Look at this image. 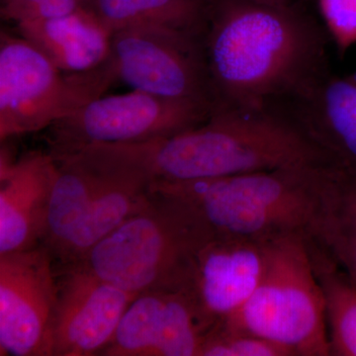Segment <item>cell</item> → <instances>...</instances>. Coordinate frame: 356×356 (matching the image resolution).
I'll list each match as a JSON object with an SVG mask.
<instances>
[{
	"mask_svg": "<svg viewBox=\"0 0 356 356\" xmlns=\"http://www.w3.org/2000/svg\"><path fill=\"white\" fill-rule=\"evenodd\" d=\"M325 42L297 3L206 0L202 47L215 108L298 102L330 74Z\"/></svg>",
	"mask_w": 356,
	"mask_h": 356,
	"instance_id": "1",
	"label": "cell"
},
{
	"mask_svg": "<svg viewBox=\"0 0 356 356\" xmlns=\"http://www.w3.org/2000/svg\"><path fill=\"white\" fill-rule=\"evenodd\" d=\"M123 145L154 181H187L292 166L331 168L294 116L276 108H215L207 120L184 132Z\"/></svg>",
	"mask_w": 356,
	"mask_h": 356,
	"instance_id": "2",
	"label": "cell"
},
{
	"mask_svg": "<svg viewBox=\"0 0 356 356\" xmlns=\"http://www.w3.org/2000/svg\"><path fill=\"white\" fill-rule=\"evenodd\" d=\"M332 168L292 166L228 177L154 181L188 204L214 236L271 242L317 238Z\"/></svg>",
	"mask_w": 356,
	"mask_h": 356,
	"instance_id": "3",
	"label": "cell"
},
{
	"mask_svg": "<svg viewBox=\"0 0 356 356\" xmlns=\"http://www.w3.org/2000/svg\"><path fill=\"white\" fill-rule=\"evenodd\" d=\"M213 236L188 204L152 186L144 205L76 264L136 295L187 290L196 255Z\"/></svg>",
	"mask_w": 356,
	"mask_h": 356,
	"instance_id": "4",
	"label": "cell"
},
{
	"mask_svg": "<svg viewBox=\"0 0 356 356\" xmlns=\"http://www.w3.org/2000/svg\"><path fill=\"white\" fill-rule=\"evenodd\" d=\"M309 238L294 235L269 242L266 268L254 294L220 324L264 337L292 356H331L324 293Z\"/></svg>",
	"mask_w": 356,
	"mask_h": 356,
	"instance_id": "5",
	"label": "cell"
},
{
	"mask_svg": "<svg viewBox=\"0 0 356 356\" xmlns=\"http://www.w3.org/2000/svg\"><path fill=\"white\" fill-rule=\"evenodd\" d=\"M117 81L110 58L102 67L69 74L19 35H0V140L50 128Z\"/></svg>",
	"mask_w": 356,
	"mask_h": 356,
	"instance_id": "6",
	"label": "cell"
},
{
	"mask_svg": "<svg viewBox=\"0 0 356 356\" xmlns=\"http://www.w3.org/2000/svg\"><path fill=\"white\" fill-rule=\"evenodd\" d=\"M214 110L208 103L170 99L136 89L99 96L51 126L50 153L170 137L200 125Z\"/></svg>",
	"mask_w": 356,
	"mask_h": 356,
	"instance_id": "7",
	"label": "cell"
},
{
	"mask_svg": "<svg viewBox=\"0 0 356 356\" xmlns=\"http://www.w3.org/2000/svg\"><path fill=\"white\" fill-rule=\"evenodd\" d=\"M110 62L117 79L136 90L215 107L198 37L156 26L126 28L112 34Z\"/></svg>",
	"mask_w": 356,
	"mask_h": 356,
	"instance_id": "8",
	"label": "cell"
},
{
	"mask_svg": "<svg viewBox=\"0 0 356 356\" xmlns=\"http://www.w3.org/2000/svg\"><path fill=\"white\" fill-rule=\"evenodd\" d=\"M57 271L38 247L0 255L1 355L53 356Z\"/></svg>",
	"mask_w": 356,
	"mask_h": 356,
	"instance_id": "9",
	"label": "cell"
},
{
	"mask_svg": "<svg viewBox=\"0 0 356 356\" xmlns=\"http://www.w3.org/2000/svg\"><path fill=\"white\" fill-rule=\"evenodd\" d=\"M56 271L53 356L102 355L138 295L110 284L77 264Z\"/></svg>",
	"mask_w": 356,
	"mask_h": 356,
	"instance_id": "10",
	"label": "cell"
},
{
	"mask_svg": "<svg viewBox=\"0 0 356 356\" xmlns=\"http://www.w3.org/2000/svg\"><path fill=\"white\" fill-rule=\"evenodd\" d=\"M191 293L138 295L124 313L105 356H200L212 331Z\"/></svg>",
	"mask_w": 356,
	"mask_h": 356,
	"instance_id": "11",
	"label": "cell"
},
{
	"mask_svg": "<svg viewBox=\"0 0 356 356\" xmlns=\"http://www.w3.org/2000/svg\"><path fill=\"white\" fill-rule=\"evenodd\" d=\"M268 243L213 236L199 250L186 291L213 329L254 294L266 268Z\"/></svg>",
	"mask_w": 356,
	"mask_h": 356,
	"instance_id": "12",
	"label": "cell"
},
{
	"mask_svg": "<svg viewBox=\"0 0 356 356\" xmlns=\"http://www.w3.org/2000/svg\"><path fill=\"white\" fill-rule=\"evenodd\" d=\"M57 170L51 153L31 152L13 161L1 152L0 255L30 250L43 242Z\"/></svg>",
	"mask_w": 356,
	"mask_h": 356,
	"instance_id": "13",
	"label": "cell"
},
{
	"mask_svg": "<svg viewBox=\"0 0 356 356\" xmlns=\"http://www.w3.org/2000/svg\"><path fill=\"white\" fill-rule=\"evenodd\" d=\"M294 104L291 114L332 170L356 177V70L327 74Z\"/></svg>",
	"mask_w": 356,
	"mask_h": 356,
	"instance_id": "14",
	"label": "cell"
},
{
	"mask_svg": "<svg viewBox=\"0 0 356 356\" xmlns=\"http://www.w3.org/2000/svg\"><path fill=\"white\" fill-rule=\"evenodd\" d=\"M16 26L21 37L69 74L98 69L108 62L111 55L113 33L88 6L63 17L24 21Z\"/></svg>",
	"mask_w": 356,
	"mask_h": 356,
	"instance_id": "15",
	"label": "cell"
},
{
	"mask_svg": "<svg viewBox=\"0 0 356 356\" xmlns=\"http://www.w3.org/2000/svg\"><path fill=\"white\" fill-rule=\"evenodd\" d=\"M88 6L112 33L156 26L202 39L206 0H89Z\"/></svg>",
	"mask_w": 356,
	"mask_h": 356,
	"instance_id": "16",
	"label": "cell"
},
{
	"mask_svg": "<svg viewBox=\"0 0 356 356\" xmlns=\"http://www.w3.org/2000/svg\"><path fill=\"white\" fill-rule=\"evenodd\" d=\"M312 262L324 293L331 356H356V284L315 238Z\"/></svg>",
	"mask_w": 356,
	"mask_h": 356,
	"instance_id": "17",
	"label": "cell"
},
{
	"mask_svg": "<svg viewBox=\"0 0 356 356\" xmlns=\"http://www.w3.org/2000/svg\"><path fill=\"white\" fill-rule=\"evenodd\" d=\"M356 284V177L332 170L317 238Z\"/></svg>",
	"mask_w": 356,
	"mask_h": 356,
	"instance_id": "18",
	"label": "cell"
},
{
	"mask_svg": "<svg viewBox=\"0 0 356 356\" xmlns=\"http://www.w3.org/2000/svg\"><path fill=\"white\" fill-rule=\"evenodd\" d=\"M200 356H292L280 344L218 324L206 337Z\"/></svg>",
	"mask_w": 356,
	"mask_h": 356,
	"instance_id": "19",
	"label": "cell"
},
{
	"mask_svg": "<svg viewBox=\"0 0 356 356\" xmlns=\"http://www.w3.org/2000/svg\"><path fill=\"white\" fill-rule=\"evenodd\" d=\"M318 4L337 50L344 54L356 46V0H318Z\"/></svg>",
	"mask_w": 356,
	"mask_h": 356,
	"instance_id": "20",
	"label": "cell"
},
{
	"mask_svg": "<svg viewBox=\"0 0 356 356\" xmlns=\"http://www.w3.org/2000/svg\"><path fill=\"white\" fill-rule=\"evenodd\" d=\"M83 6H86L83 0H37L14 11L6 20L19 23L24 21L54 19L70 15Z\"/></svg>",
	"mask_w": 356,
	"mask_h": 356,
	"instance_id": "21",
	"label": "cell"
},
{
	"mask_svg": "<svg viewBox=\"0 0 356 356\" xmlns=\"http://www.w3.org/2000/svg\"><path fill=\"white\" fill-rule=\"evenodd\" d=\"M269 2H280V3H297V0H264Z\"/></svg>",
	"mask_w": 356,
	"mask_h": 356,
	"instance_id": "22",
	"label": "cell"
}]
</instances>
